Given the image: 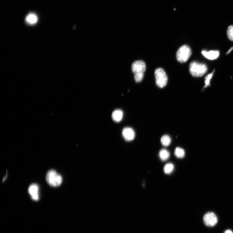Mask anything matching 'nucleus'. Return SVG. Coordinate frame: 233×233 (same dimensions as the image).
I'll use <instances>...</instances> for the list:
<instances>
[{"label":"nucleus","instance_id":"obj_17","mask_svg":"<svg viewBox=\"0 0 233 233\" xmlns=\"http://www.w3.org/2000/svg\"><path fill=\"white\" fill-rule=\"evenodd\" d=\"M227 35L230 40L233 41V25L229 26L228 28Z\"/></svg>","mask_w":233,"mask_h":233},{"label":"nucleus","instance_id":"obj_10","mask_svg":"<svg viewBox=\"0 0 233 233\" xmlns=\"http://www.w3.org/2000/svg\"><path fill=\"white\" fill-rule=\"evenodd\" d=\"M123 112L121 110H116L112 113V118L114 122H121L123 117Z\"/></svg>","mask_w":233,"mask_h":233},{"label":"nucleus","instance_id":"obj_11","mask_svg":"<svg viewBox=\"0 0 233 233\" xmlns=\"http://www.w3.org/2000/svg\"><path fill=\"white\" fill-rule=\"evenodd\" d=\"M26 21L28 23L33 25L37 23L38 21L37 16L34 13H30L26 18Z\"/></svg>","mask_w":233,"mask_h":233},{"label":"nucleus","instance_id":"obj_15","mask_svg":"<svg viewBox=\"0 0 233 233\" xmlns=\"http://www.w3.org/2000/svg\"><path fill=\"white\" fill-rule=\"evenodd\" d=\"M174 154L175 156L179 158H183L185 156V152L183 149L180 148H176Z\"/></svg>","mask_w":233,"mask_h":233},{"label":"nucleus","instance_id":"obj_9","mask_svg":"<svg viewBox=\"0 0 233 233\" xmlns=\"http://www.w3.org/2000/svg\"><path fill=\"white\" fill-rule=\"evenodd\" d=\"M202 54L205 58L210 60L216 59L219 56V52L218 51H203Z\"/></svg>","mask_w":233,"mask_h":233},{"label":"nucleus","instance_id":"obj_13","mask_svg":"<svg viewBox=\"0 0 233 233\" xmlns=\"http://www.w3.org/2000/svg\"><path fill=\"white\" fill-rule=\"evenodd\" d=\"M174 166L173 164L171 163L166 164L164 168V171L166 174H169L173 171Z\"/></svg>","mask_w":233,"mask_h":233},{"label":"nucleus","instance_id":"obj_7","mask_svg":"<svg viewBox=\"0 0 233 233\" xmlns=\"http://www.w3.org/2000/svg\"><path fill=\"white\" fill-rule=\"evenodd\" d=\"M122 135L125 140L129 142L134 139L135 132L134 130L131 128L125 127L123 130Z\"/></svg>","mask_w":233,"mask_h":233},{"label":"nucleus","instance_id":"obj_16","mask_svg":"<svg viewBox=\"0 0 233 233\" xmlns=\"http://www.w3.org/2000/svg\"><path fill=\"white\" fill-rule=\"evenodd\" d=\"M214 70L210 73V74H208L205 77V85L204 86L205 88H207L208 86L210 85V81L213 75H214Z\"/></svg>","mask_w":233,"mask_h":233},{"label":"nucleus","instance_id":"obj_18","mask_svg":"<svg viewBox=\"0 0 233 233\" xmlns=\"http://www.w3.org/2000/svg\"><path fill=\"white\" fill-rule=\"evenodd\" d=\"M224 233H233V232L230 230H227L225 231Z\"/></svg>","mask_w":233,"mask_h":233},{"label":"nucleus","instance_id":"obj_8","mask_svg":"<svg viewBox=\"0 0 233 233\" xmlns=\"http://www.w3.org/2000/svg\"><path fill=\"white\" fill-rule=\"evenodd\" d=\"M39 188L38 185L35 184L31 185L29 188L28 192L31 198L34 201H37L39 199Z\"/></svg>","mask_w":233,"mask_h":233},{"label":"nucleus","instance_id":"obj_2","mask_svg":"<svg viewBox=\"0 0 233 233\" xmlns=\"http://www.w3.org/2000/svg\"><path fill=\"white\" fill-rule=\"evenodd\" d=\"M208 68L204 64L197 62H192L189 65V70L191 74L195 77H201L207 72Z\"/></svg>","mask_w":233,"mask_h":233},{"label":"nucleus","instance_id":"obj_1","mask_svg":"<svg viewBox=\"0 0 233 233\" xmlns=\"http://www.w3.org/2000/svg\"><path fill=\"white\" fill-rule=\"evenodd\" d=\"M146 68L145 64L142 61H136L132 63V71L134 74V78L136 82H141L143 80Z\"/></svg>","mask_w":233,"mask_h":233},{"label":"nucleus","instance_id":"obj_4","mask_svg":"<svg viewBox=\"0 0 233 233\" xmlns=\"http://www.w3.org/2000/svg\"><path fill=\"white\" fill-rule=\"evenodd\" d=\"M191 53V49L189 46L185 45L182 46L177 52V60L181 63L186 62L190 57Z\"/></svg>","mask_w":233,"mask_h":233},{"label":"nucleus","instance_id":"obj_12","mask_svg":"<svg viewBox=\"0 0 233 233\" xmlns=\"http://www.w3.org/2000/svg\"><path fill=\"white\" fill-rule=\"evenodd\" d=\"M159 155L160 158L162 161L167 160L170 156L169 152L165 149L161 150L159 152Z\"/></svg>","mask_w":233,"mask_h":233},{"label":"nucleus","instance_id":"obj_19","mask_svg":"<svg viewBox=\"0 0 233 233\" xmlns=\"http://www.w3.org/2000/svg\"><path fill=\"white\" fill-rule=\"evenodd\" d=\"M233 49V46L230 49V50L228 51L227 53H226V54H229V53H230Z\"/></svg>","mask_w":233,"mask_h":233},{"label":"nucleus","instance_id":"obj_5","mask_svg":"<svg viewBox=\"0 0 233 233\" xmlns=\"http://www.w3.org/2000/svg\"><path fill=\"white\" fill-rule=\"evenodd\" d=\"M156 84L158 87L163 88L167 85L168 77L164 70L162 68L156 69L155 72Z\"/></svg>","mask_w":233,"mask_h":233},{"label":"nucleus","instance_id":"obj_14","mask_svg":"<svg viewBox=\"0 0 233 233\" xmlns=\"http://www.w3.org/2000/svg\"><path fill=\"white\" fill-rule=\"evenodd\" d=\"M171 139L170 137L165 135L163 136L161 139V142L163 145L164 146H168L171 143Z\"/></svg>","mask_w":233,"mask_h":233},{"label":"nucleus","instance_id":"obj_3","mask_svg":"<svg viewBox=\"0 0 233 233\" xmlns=\"http://www.w3.org/2000/svg\"><path fill=\"white\" fill-rule=\"evenodd\" d=\"M47 182L52 187H58L62 182V176L54 170H50L47 174L46 177Z\"/></svg>","mask_w":233,"mask_h":233},{"label":"nucleus","instance_id":"obj_6","mask_svg":"<svg viewBox=\"0 0 233 233\" xmlns=\"http://www.w3.org/2000/svg\"><path fill=\"white\" fill-rule=\"evenodd\" d=\"M203 220L205 225L209 227H214L218 221L217 216L212 212H209L206 214L203 217Z\"/></svg>","mask_w":233,"mask_h":233}]
</instances>
